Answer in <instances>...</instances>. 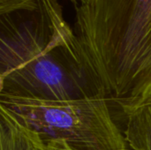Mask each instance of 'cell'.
I'll return each instance as SVG.
<instances>
[{
	"label": "cell",
	"instance_id": "6",
	"mask_svg": "<svg viewBox=\"0 0 151 150\" xmlns=\"http://www.w3.org/2000/svg\"><path fill=\"white\" fill-rule=\"evenodd\" d=\"M38 0H0V16L22 11H34Z\"/></svg>",
	"mask_w": 151,
	"mask_h": 150
},
{
	"label": "cell",
	"instance_id": "2",
	"mask_svg": "<svg viewBox=\"0 0 151 150\" xmlns=\"http://www.w3.org/2000/svg\"><path fill=\"white\" fill-rule=\"evenodd\" d=\"M73 32L103 90L122 113L151 95V0H88Z\"/></svg>",
	"mask_w": 151,
	"mask_h": 150
},
{
	"label": "cell",
	"instance_id": "7",
	"mask_svg": "<svg viewBox=\"0 0 151 150\" xmlns=\"http://www.w3.org/2000/svg\"><path fill=\"white\" fill-rule=\"evenodd\" d=\"M49 150H72L65 143L61 141H51L47 143Z\"/></svg>",
	"mask_w": 151,
	"mask_h": 150
},
{
	"label": "cell",
	"instance_id": "1",
	"mask_svg": "<svg viewBox=\"0 0 151 150\" xmlns=\"http://www.w3.org/2000/svg\"><path fill=\"white\" fill-rule=\"evenodd\" d=\"M0 96L104 98L58 0L0 16Z\"/></svg>",
	"mask_w": 151,
	"mask_h": 150
},
{
	"label": "cell",
	"instance_id": "4",
	"mask_svg": "<svg viewBox=\"0 0 151 150\" xmlns=\"http://www.w3.org/2000/svg\"><path fill=\"white\" fill-rule=\"evenodd\" d=\"M0 150H49L33 130L0 106Z\"/></svg>",
	"mask_w": 151,
	"mask_h": 150
},
{
	"label": "cell",
	"instance_id": "3",
	"mask_svg": "<svg viewBox=\"0 0 151 150\" xmlns=\"http://www.w3.org/2000/svg\"><path fill=\"white\" fill-rule=\"evenodd\" d=\"M0 106L35 132L45 144L72 150H127V141L104 97L50 101L0 96Z\"/></svg>",
	"mask_w": 151,
	"mask_h": 150
},
{
	"label": "cell",
	"instance_id": "8",
	"mask_svg": "<svg viewBox=\"0 0 151 150\" xmlns=\"http://www.w3.org/2000/svg\"><path fill=\"white\" fill-rule=\"evenodd\" d=\"M73 2V4H74V6L76 5H79V4H85L86 2H88V0H70Z\"/></svg>",
	"mask_w": 151,
	"mask_h": 150
},
{
	"label": "cell",
	"instance_id": "5",
	"mask_svg": "<svg viewBox=\"0 0 151 150\" xmlns=\"http://www.w3.org/2000/svg\"><path fill=\"white\" fill-rule=\"evenodd\" d=\"M125 115L124 136L133 150H151V95Z\"/></svg>",
	"mask_w": 151,
	"mask_h": 150
}]
</instances>
